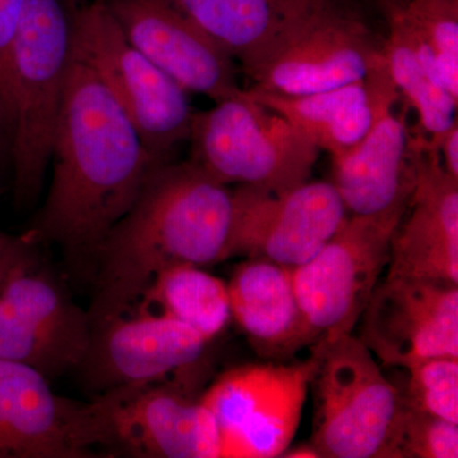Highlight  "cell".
I'll return each instance as SVG.
<instances>
[{
    "label": "cell",
    "instance_id": "3",
    "mask_svg": "<svg viewBox=\"0 0 458 458\" xmlns=\"http://www.w3.org/2000/svg\"><path fill=\"white\" fill-rule=\"evenodd\" d=\"M69 0H25L5 59L13 113L11 158L14 201L26 208L40 195L73 47Z\"/></svg>",
    "mask_w": 458,
    "mask_h": 458
},
{
    "label": "cell",
    "instance_id": "8",
    "mask_svg": "<svg viewBox=\"0 0 458 458\" xmlns=\"http://www.w3.org/2000/svg\"><path fill=\"white\" fill-rule=\"evenodd\" d=\"M318 369L300 363L245 364L219 376L200 399L221 437L222 457L274 458L293 441Z\"/></svg>",
    "mask_w": 458,
    "mask_h": 458
},
{
    "label": "cell",
    "instance_id": "2",
    "mask_svg": "<svg viewBox=\"0 0 458 458\" xmlns=\"http://www.w3.org/2000/svg\"><path fill=\"white\" fill-rule=\"evenodd\" d=\"M232 213V189L190 159L157 165L99 247L92 327L131 311L162 271L222 262Z\"/></svg>",
    "mask_w": 458,
    "mask_h": 458
},
{
    "label": "cell",
    "instance_id": "20",
    "mask_svg": "<svg viewBox=\"0 0 458 458\" xmlns=\"http://www.w3.org/2000/svg\"><path fill=\"white\" fill-rule=\"evenodd\" d=\"M227 285L232 318L260 357L285 361L311 348L313 336L298 303L292 267L247 259Z\"/></svg>",
    "mask_w": 458,
    "mask_h": 458
},
{
    "label": "cell",
    "instance_id": "21",
    "mask_svg": "<svg viewBox=\"0 0 458 458\" xmlns=\"http://www.w3.org/2000/svg\"><path fill=\"white\" fill-rule=\"evenodd\" d=\"M221 45L251 80L313 0H161Z\"/></svg>",
    "mask_w": 458,
    "mask_h": 458
},
{
    "label": "cell",
    "instance_id": "9",
    "mask_svg": "<svg viewBox=\"0 0 458 458\" xmlns=\"http://www.w3.org/2000/svg\"><path fill=\"white\" fill-rule=\"evenodd\" d=\"M92 334L89 311L44 267L35 247L0 285V360L53 379L75 372Z\"/></svg>",
    "mask_w": 458,
    "mask_h": 458
},
{
    "label": "cell",
    "instance_id": "30",
    "mask_svg": "<svg viewBox=\"0 0 458 458\" xmlns=\"http://www.w3.org/2000/svg\"><path fill=\"white\" fill-rule=\"evenodd\" d=\"M35 241L29 236L18 237L16 243L5 251L0 252V285L4 282L9 271L16 267L18 261L29 254L35 246Z\"/></svg>",
    "mask_w": 458,
    "mask_h": 458
},
{
    "label": "cell",
    "instance_id": "24",
    "mask_svg": "<svg viewBox=\"0 0 458 458\" xmlns=\"http://www.w3.org/2000/svg\"><path fill=\"white\" fill-rule=\"evenodd\" d=\"M384 369L393 372V377L385 375L405 408L458 424V357L428 358Z\"/></svg>",
    "mask_w": 458,
    "mask_h": 458
},
{
    "label": "cell",
    "instance_id": "14",
    "mask_svg": "<svg viewBox=\"0 0 458 458\" xmlns=\"http://www.w3.org/2000/svg\"><path fill=\"white\" fill-rule=\"evenodd\" d=\"M38 370L0 360V458H93L107 436L92 401L59 396Z\"/></svg>",
    "mask_w": 458,
    "mask_h": 458
},
{
    "label": "cell",
    "instance_id": "32",
    "mask_svg": "<svg viewBox=\"0 0 458 458\" xmlns=\"http://www.w3.org/2000/svg\"><path fill=\"white\" fill-rule=\"evenodd\" d=\"M0 192H2V188H0ZM17 240L18 237L8 236L0 229V252L5 251L9 247L13 246Z\"/></svg>",
    "mask_w": 458,
    "mask_h": 458
},
{
    "label": "cell",
    "instance_id": "5",
    "mask_svg": "<svg viewBox=\"0 0 458 458\" xmlns=\"http://www.w3.org/2000/svg\"><path fill=\"white\" fill-rule=\"evenodd\" d=\"M311 442L322 458H396L403 403L372 352L352 334L315 344Z\"/></svg>",
    "mask_w": 458,
    "mask_h": 458
},
{
    "label": "cell",
    "instance_id": "29",
    "mask_svg": "<svg viewBox=\"0 0 458 458\" xmlns=\"http://www.w3.org/2000/svg\"><path fill=\"white\" fill-rule=\"evenodd\" d=\"M428 141V140H427ZM430 147L436 148L441 156V161L445 170L451 174L454 179L458 180V125L457 123L443 134L436 143L430 144Z\"/></svg>",
    "mask_w": 458,
    "mask_h": 458
},
{
    "label": "cell",
    "instance_id": "25",
    "mask_svg": "<svg viewBox=\"0 0 458 458\" xmlns=\"http://www.w3.org/2000/svg\"><path fill=\"white\" fill-rule=\"evenodd\" d=\"M397 8L432 47L445 87L458 99V0H409Z\"/></svg>",
    "mask_w": 458,
    "mask_h": 458
},
{
    "label": "cell",
    "instance_id": "19",
    "mask_svg": "<svg viewBox=\"0 0 458 458\" xmlns=\"http://www.w3.org/2000/svg\"><path fill=\"white\" fill-rule=\"evenodd\" d=\"M384 55V54H382ZM250 98L276 111L331 158L364 140L386 105L400 99L385 57L360 82L306 96H279L246 89Z\"/></svg>",
    "mask_w": 458,
    "mask_h": 458
},
{
    "label": "cell",
    "instance_id": "33",
    "mask_svg": "<svg viewBox=\"0 0 458 458\" xmlns=\"http://www.w3.org/2000/svg\"><path fill=\"white\" fill-rule=\"evenodd\" d=\"M69 2H71L72 4L74 5V7H80L81 4H83V3L89 2V0H69Z\"/></svg>",
    "mask_w": 458,
    "mask_h": 458
},
{
    "label": "cell",
    "instance_id": "4",
    "mask_svg": "<svg viewBox=\"0 0 458 458\" xmlns=\"http://www.w3.org/2000/svg\"><path fill=\"white\" fill-rule=\"evenodd\" d=\"M190 161L225 185L284 191L311 177L319 149L282 114L246 89L194 111Z\"/></svg>",
    "mask_w": 458,
    "mask_h": 458
},
{
    "label": "cell",
    "instance_id": "31",
    "mask_svg": "<svg viewBox=\"0 0 458 458\" xmlns=\"http://www.w3.org/2000/svg\"><path fill=\"white\" fill-rule=\"evenodd\" d=\"M280 457L322 458L321 454H319L318 448L315 447V445H313L311 441L309 443H301V445H294V447H291V445H289V447L283 452L282 456Z\"/></svg>",
    "mask_w": 458,
    "mask_h": 458
},
{
    "label": "cell",
    "instance_id": "6",
    "mask_svg": "<svg viewBox=\"0 0 458 458\" xmlns=\"http://www.w3.org/2000/svg\"><path fill=\"white\" fill-rule=\"evenodd\" d=\"M72 55L113 95L153 161H174L177 147L189 140L194 114L189 92L132 47L102 0L75 9Z\"/></svg>",
    "mask_w": 458,
    "mask_h": 458
},
{
    "label": "cell",
    "instance_id": "28",
    "mask_svg": "<svg viewBox=\"0 0 458 458\" xmlns=\"http://www.w3.org/2000/svg\"><path fill=\"white\" fill-rule=\"evenodd\" d=\"M13 137V113L4 82L0 80V161L11 156Z\"/></svg>",
    "mask_w": 458,
    "mask_h": 458
},
{
    "label": "cell",
    "instance_id": "16",
    "mask_svg": "<svg viewBox=\"0 0 458 458\" xmlns=\"http://www.w3.org/2000/svg\"><path fill=\"white\" fill-rule=\"evenodd\" d=\"M132 47L186 92L214 104L240 93L233 57L161 0H102Z\"/></svg>",
    "mask_w": 458,
    "mask_h": 458
},
{
    "label": "cell",
    "instance_id": "7",
    "mask_svg": "<svg viewBox=\"0 0 458 458\" xmlns=\"http://www.w3.org/2000/svg\"><path fill=\"white\" fill-rule=\"evenodd\" d=\"M405 210L379 216L348 214L311 260L292 269L313 345L355 330L387 269L391 238Z\"/></svg>",
    "mask_w": 458,
    "mask_h": 458
},
{
    "label": "cell",
    "instance_id": "15",
    "mask_svg": "<svg viewBox=\"0 0 458 458\" xmlns=\"http://www.w3.org/2000/svg\"><path fill=\"white\" fill-rule=\"evenodd\" d=\"M357 327L382 367L458 357V284L385 276Z\"/></svg>",
    "mask_w": 458,
    "mask_h": 458
},
{
    "label": "cell",
    "instance_id": "10",
    "mask_svg": "<svg viewBox=\"0 0 458 458\" xmlns=\"http://www.w3.org/2000/svg\"><path fill=\"white\" fill-rule=\"evenodd\" d=\"M382 40L344 0H315L250 89L306 96L360 82L384 59Z\"/></svg>",
    "mask_w": 458,
    "mask_h": 458
},
{
    "label": "cell",
    "instance_id": "17",
    "mask_svg": "<svg viewBox=\"0 0 458 458\" xmlns=\"http://www.w3.org/2000/svg\"><path fill=\"white\" fill-rule=\"evenodd\" d=\"M415 185L394 229L386 276L458 284V180L421 134L411 135Z\"/></svg>",
    "mask_w": 458,
    "mask_h": 458
},
{
    "label": "cell",
    "instance_id": "23",
    "mask_svg": "<svg viewBox=\"0 0 458 458\" xmlns=\"http://www.w3.org/2000/svg\"><path fill=\"white\" fill-rule=\"evenodd\" d=\"M382 54L394 89L417 114L419 134L436 143L457 123L458 99L394 30L382 41Z\"/></svg>",
    "mask_w": 458,
    "mask_h": 458
},
{
    "label": "cell",
    "instance_id": "1",
    "mask_svg": "<svg viewBox=\"0 0 458 458\" xmlns=\"http://www.w3.org/2000/svg\"><path fill=\"white\" fill-rule=\"evenodd\" d=\"M50 164L47 200L27 236L54 243L73 271L92 279L105 237L159 164L106 87L73 55Z\"/></svg>",
    "mask_w": 458,
    "mask_h": 458
},
{
    "label": "cell",
    "instance_id": "26",
    "mask_svg": "<svg viewBox=\"0 0 458 458\" xmlns=\"http://www.w3.org/2000/svg\"><path fill=\"white\" fill-rule=\"evenodd\" d=\"M394 450L396 458H457L458 424L403 406Z\"/></svg>",
    "mask_w": 458,
    "mask_h": 458
},
{
    "label": "cell",
    "instance_id": "12",
    "mask_svg": "<svg viewBox=\"0 0 458 458\" xmlns=\"http://www.w3.org/2000/svg\"><path fill=\"white\" fill-rule=\"evenodd\" d=\"M107 450L135 458H222L210 410L177 382L123 387L93 397Z\"/></svg>",
    "mask_w": 458,
    "mask_h": 458
},
{
    "label": "cell",
    "instance_id": "13",
    "mask_svg": "<svg viewBox=\"0 0 458 458\" xmlns=\"http://www.w3.org/2000/svg\"><path fill=\"white\" fill-rule=\"evenodd\" d=\"M208 344L176 319L134 307L92 327L89 349L75 372L98 396L179 376L201 360Z\"/></svg>",
    "mask_w": 458,
    "mask_h": 458
},
{
    "label": "cell",
    "instance_id": "11",
    "mask_svg": "<svg viewBox=\"0 0 458 458\" xmlns=\"http://www.w3.org/2000/svg\"><path fill=\"white\" fill-rule=\"evenodd\" d=\"M232 199L223 261L262 259L293 269L311 260L348 216L335 186L325 181L284 191L238 185Z\"/></svg>",
    "mask_w": 458,
    "mask_h": 458
},
{
    "label": "cell",
    "instance_id": "27",
    "mask_svg": "<svg viewBox=\"0 0 458 458\" xmlns=\"http://www.w3.org/2000/svg\"><path fill=\"white\" fill-rule=\"evenodd\" d=\"M25 0H0V80L5 87V59L22 14Z\"/></svg>",
    "mask_w": 458,
    "mask_h": 458
},
{
    "label": "cell",
    "instance_id": "22",
    "mask_svg": "<svg viewBox=\"0 0 458 458\" xmlns=\"http://www.w3.org/2000/svg\"><path fill=\"white\" fill-rule=\"evenodd\" d=\"M135 307L176 319L208 343L222 334L232 319L227 283L195 265L162 271Z\"/></svg>",
    "mask_w": 458,
    "mask_h": 458
},
{
    "label": "cell",
    "instance_id": "18",
    "mask_svg": "<svg viewBox=\"0 0 458 458\" xmlns=\"http://www.w3.org/2000/svg\"><path fill=\"white\" fill-rule=\"evenodd\" d=\"M397 104V102H396ZM386 105L369 134L331 158L333 183L351 216H379L406 209L415 185L411 134L405 116Z\"/></svg>",
    "mask_w": 458,
    "mask_h": 458
}]
</instances>
